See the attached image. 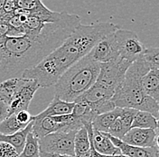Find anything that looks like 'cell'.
<instances>
[{
  "label": "cell",
  "instance_id": "1",
  "mask_svg": "<svg viewBox=\"0 0 159 157\" xmlns=\"http://www.w3.org/2000/svg\"><path fill=\"white\" fill-rule=\"evenodd\" d=\"M80 24L76 14L62 12L61 19L46 23L36 37H6L0 40V83L19 78L57 48Z\"/></svg>",
  "mask_w": 159,
  "mask_h": 157
},
{
  "label": "cell",
  "instance_id": "2",
  "mask_svg": "<svg viewBox=\"0 0 159 157\" xmlns=\"http://www.w3.org/2000/svg\"><path fill=\"white\" fill-rule=\"evenodd\" d=\"M119 28L117 25L110 22L80 24L57 48L35 66L25 70L21 77L36 81L40 88L51 87L67 69L88 55L99 39Z\"/></svg>",
  "mask_w": 159,
  "mask_h": 157
},
{
  "label": "cell",
  "instance_id": "3",
  "mask_svg": "<svg viewBox=\"0 0 159 157\" xmlns=\"http://www.w3.org/2000/svg\"><path fill=\"white\" fill-rule=\"evenodd\" d=\"M149 70L148 65L142 57L130 65L122 83L111 99L116 107L132 108L148 112L158 119V102L144 92L141 83L143 76Z\"/></svg>",
  "mask_w": 159,
  "mask_h": 157
},
{
  "label": "cell",
  "instance_id": "4",
  "mask_svg": "<svg viewBox=\"0 0 159 157\" xmlns=\"http://www.w3.org/2000/svg\"><path fill=\"white\" fill-rule=\"evenodd\" d=\"M100 70V63L88 54L67 69L58 79L55 96L62 101L74 103L96 82Z\"/></svg>",
  "mask_w": 159,
  "mask_h": 157
},
{
  "label": "cell",
  "instance_id": "5",
  "mask_svg": "<svg viewBox=\"0 0 159 157\" xmlns=\"http://www.w3.org/2000/svg\"><path fill=\"white\" fill-rule=\"evenodd\" d=\"M77 131H58L39 139L40 152L74 156V137Z\"/></svg>",
  "mask_w": 159,
  "mask_h": 157
},
{
  "label": "cell",
  "instance_id": "6",
  "mask_svg": "<svg viewBox=\"0 0 159 157\" xmlns=\"http://www.w3.org/2000/svg\"><path fill=\"white\" fill-rule=\"evenodd\" d=\"M119 56L129 63H134L141 57L147 48L140 41L136 32L119 28L115 32Z\"/></svg>",
  "mask_w": 159,
  "mask_h": 157
},
{
  "label": "cell",
  "instance_id": "7",
  "mask_svg": "<svg viewBox=\"0 0 159 157\" xmlns=\"http://www.w3.org/2000/svg\"><path fill=\"white\" fill-rule=\"evenodd\" d=\"M39 88L36 81L20 77L18 87L8 104V115L22 110H28L32 99Z\"/></svg>",
  "mask_w": 159,
  "mask_h": 157
},
{
  "label": "cell",
  "instance_id": "8",
  "mask_svg": "<svg viewBox=\"0 0 159 157\" xmlns=\"http://www.w3.org/2000/svg\"><path fill=\"white\" fill-rule=\"evenodd\" d=\"M115 32L108 34L99 39L89 53L94 60L100 64L108 63L120 57L115 39Z\"/></svg>",
  "mask_w": 159,
  "mask_h": 157
},
{
  "label": "cell",
  "instance_id": "9",
  "mask_svg": "<svg viewBox=\"0 0 159 157\" xmlns=\"http://www.w3.org/2000/svg\"><path fill=\"white\" fill-rule=\"evenodd\" d=\"M120 140L133 146L154 147L158 146V133L154 129L130 128Z\"/></svg>",
  "mask_w": 159,
  "mask_h": 157
},
{
  "label": "cell",
  "instance_id": "10",
  "mask_svg": "<svg viewBox=\"0 0 159 157\" xmlns=\"http://www.w3.org/2000/svg\"><path fill=\"white\" fill-rule=\"evenodd\" d=\"M18 8L35 16L43 23H54L61 19L62 12H54L47 8L43 0H18Z\"/></svg>",
  "mask_w": 159,
  "mask_h": 157
},
{
  "label": "cell",
  "instance_id": "11",
  "mask_svg": "<svg viewBox=\"0 0 159 157\" xmlns=\"http://www.w3.org/2000/svg\"><path fill=\"white\" fill-rule=\"evenodd\" d=\"M83 125L87 129L88 135L92 142L94 149L101 155H114L121 154L119 148H117L110 141L108 133L99 132L92 128L91 123H84Z\"/></svg>",
  "mask_w": 159,
  "mask_h": 157
},
{
  "label": "cell",
  "instance_id": "12",
  "mask_svg": "<svg viewBox=\"0 0 159 157\" xmlns=\"http://www.w3.org/2000/svg\"><path fill=\"white\" fill-rule=\"evenodd\" d=\"M109 135V134H108ZM111 143L119 148L120 153L129 157H158V146L154 147H138L129 145L120 139L109 135Z\"/></svg>",
  "mask_w": 159,
  "mask_h": 157
},
{
  "label": "cell",
  "instance_id": "13",
  "mask_svg": "<svg viewBox=\"0 0 159 157\" xmlns=\"http://www.w3.org/2000/svg\"><path fill=\"white\" fill-rule=\"evenodd\" d=\"M32 119H33L32 133L38 139L54 132L63 131V126L59 123L55 122L52 117L34 118V116H32Z\"/></svg>",
  "mask_w": 159,
  "mask_h": 157
},
{
  "label": "cell",
  "instance_id": "14",
  "mask_svg": "<svg viewBox=\"0 0 159 157\" xmlns=\"http://www.w3.org/2000/svg\"><path fill=\"white\" fill-rule=\"evenodd\" d=\"M74 107V103H70L66 101H62L57 96H54L49 105L45 110L41 112L40 114L34 115V118L51 117V116H58V115H64L72 113Z\"/></svg>",
  "mask_w": 159,
  "mask_h": 157
},
{
  "label": "cell",
  "instance_id": "15",
  "mask_svg": "<svg viewBox=\"0 0 159 157\" xmlns=\"http://www.w3.org/2000/svg\"><path fill=\"white\" fill-rule=\"evenodd\" d=\"M144 92L153 99L159 100V69H150L142 78Z\"/></svg>",
  "mask_w": 159,
  "mask_h": 157
},
{
  "label": "cell",
  "instance_id": "16",
  "mask_svg": "<svg viewBox=\"0 0 159 157\" xmlns=\"http://www.w3.org/2000/svg\"><path fill=\"white\" fill-rule=\"evenodd\" d=\"M121 108L116 107L112 111H109L104 114H100L96 116L91 121V125L94 130H97L99 132L108 133L109 127L113 124V122L119 116Z\"/></svg>",
  "mask_w": 159,
  "mask_h": 157
},
{
  "label": "cell",
  "instance_id": "17",
  "mask_svg": "<svg viewBox=\"0 0 159 157\" xmlns=\"http://www.w3.org/2000/svg\"><path fill=\"white\" fill-rule=\"evenodd\" d=\"M32 127H33V119L26 127L20 130L15 134L8 135H0V142L7 143V144L11 145L12 146L15 147L16 152L18 153V155H20L24 148V145H25L26 136L29 134V132L32 131Z\"/></svg>",
  "mask_w": 159,
  "mask_h": 157
},
{
  "label": "cell",
  "instance_id": "18",
  "mask_svg": "<svg viewBox=\"0 0 159 157\" xmlns=\"http://www.w3.org/2000/svg\"><path fill=\"white\" fill-rule=\"evenodd\" d=\"M130 128H143V129H158V119L152 115L148 112L137 111Z\"/></svg>",
  "mask_w": 159,
  "mask_h": 157
},
{
  "label": "cell",
  "instance_id": "19",
  "mask_svg": "<svg viewBox=\"0 0 159 157\" xmlns=\"http://www.w3.org/2000/svg\"><path fill=\"white\" fill-rule=\"evenodd\" d=\"M19 78H9L0 83V99L8 106L12 97L18 87Z\"/></svg>",
  "mask_w": 159,
  "mask_h": 157
},
{
  "label": "cell",
  "instance_id": "20",
  "mask_svg": "<svg viewBox=\"0 0 159 157\" xmlns=\"http://www.w3.org/2000/svg\"><path fill=\"white\" fill-rule=\"evenodd\" d=\"M18 157H40L39 139L34 136L32 131L27 135L24 148Z\"/></svg>",
  "mask_w": 159,
  "mask_h": 157
},
{
  "label": "cell",
  "instance_id": "21",
  "mask_svg": "<svg viewBox=\"0 0 159 157\" xmlns=\"http://www.w3.org/2000/svg\"><path fill=\"white\" fill-rule=\"evenodd\" d=\"M27 125H25L17 121L16 115H10L7 118H5L0 123V135H12L20 130L25 128Z\"/></svg>",
  "mask_w": 159,
  "mask_h": 157
},
{
  "label": "cell",
  "instance_id": "22",
  "mask_svg": "<svg viewBox=\"0 0 159 157\" xmlns=\"http://www.w3.org/2000/svg\"><path fill=\"white\" fill-rule=\"evenodd\" d=\"M141 57L146 61L150 69H159V49L157 47L146 48Z\"/></svg>",
  "mask_w": 159,
  "mask_h": 157
},
{
  "label": "cell",
  "instance_id": "23",
  "mask_svg": "<svg viewBox=\"0 0 159 157\" xmlns=\"http://www.w3.org/2000/svg\"><path fill=\"white\" fill-rule=\"evenodd\" d=\"M129 130V128L127 127V126L121 122V120L118 117L114 122H113V124L111 125V126L109 127V131H108V134L110 135L111 136H113V137H116L118 138V139H121V138L126 135V133H127Z\"/></svg>",
  "mask_w": 159,
  "mask_h": 157
},
{
  "label": "cell",
  "instance_id": "24",
  "mask_svg": "<svg viewBox=\"0 0 159 157\" xmlns=\"http://www.w3.org/2000/svg\"><path fill=\"white\" fill-rule=\"evenodd\" d=\"M137 111L138 110L132 109V108H121L119 118L129 129L131 127L133 118L135 116V114L137 113Z\"/></svg>",
  "mask_w": 159,
  "mask_h": 157
},
{
  "label": "cell",
  "instance_id": "25",
  "mask_svg": "<svg viewBox=\"0 0 159 157\" xmlns=\"http://www.w3.org/2000/svg\"><path fill=\"white\" fill-rule=\"evenodd\" d=\"M19 155L14 146L7 143L0 142V157H18Z\"/></svg>",
  "mask_w": 159,
  "mask_h": 157
},
{
  "label": "cell",
  "instance_id": "26",
  "mask_svg": "<svg viewBox=\"0 0 159 157\" xmlns=\"http://www.w3.org/2000/svg\"><path fill=\"white\" fill-rule=\"evenodd\" d=\"M18 0H6L2 12L0 14H8L13 13L18 9Z\"/></svg>",
  "mask_w": 159,
  "mask_h": 157
},
{
  "label": "cell",
  "instance_id": "27",
  "mask_svg": "<svg viewBox=\"0 0 159 157\" xmlns=\"http://www.w3.org/2000/svg\"><path fill=\"white\" fill-rule=\"evenodd\" d=\"M15 115H16V117L17 119V121L20 122L21 124L25 125H29L30 122L32 121V115H30L28 110H22V111L16 113Z\"/></svg>",
  "mask_w": 159,
  "mask_h": 157
},
{
  "label": "cell",
  "instance_id": "28",
  "mask_svg": "<svg viewBox=\"0 0 159 157\" xmlns=\"http://www.w3.org/2000/svg\"><path fill=\"white\" fill-rule=\"evenodd\" d=\"M8 115V106L6 103H4L1 99H0V123L7 117Z\"/></svg>",
  "mask_w": 159,
  "mask_h": 157
},
{
  "label": "cell",
  "instance_id": "29",
  "mask_svg": "<svg viewBox=\"0 0 159 157\" xmlns=\"http://www.w3.org/2000/svg\"><path fill=\"white\" fill-rule=\"evenodd\" d=\"M89 142H90V149H89V157H110V155H101V154L98 153V152L94 149V147H93V145H92V142H91L90 138H89Z\"/></svg>",
  "mask_w": 159,
  "mask_h": 157
},
{
  "label": "cell",
  "instance_id": "30",
  "mask_svg": "<svg viewBox=\"0 0 159 157\" xmlns=\"http://www.w3.org/2000/svg\"><path fill=\"white\" fill-rule=\"evenodd\" d=\"M40 157H74L66 155H59V154H51V153H43L40 152Z\"/></svg>",
  "mask_w": 159,
  "mask_h": 157
},
{
  "label": "cell",
  "instance_id": "31",
  "mask_svg": "<svg viewBox=\"0 0 159 157\" xmlns=\"http://www.w3.org/2000/svg\"><path fill=\"white\" fill-rule=\"evenodd\" d=\"M5 2H6V0H0V13L2 12V9H3V7H4Z\"/></svg>",
  "mask_w": 159,
  "mask_h": 157
},
{
  "label": "cell",
  "instance_id": "32",
  "mask_svg": "<svg viewBox=\"0 0 159 157\" xmlns=\"http://www.w3.org/2000/svg\"><path fill=\"white\" fill-rule=\"evenodd\" d=\"M110 157H129L125 155H122V154H119V155H110Z\"/></svg>",
  "mask_w": 159,
  "mask_h": 157
}]
</instances>
